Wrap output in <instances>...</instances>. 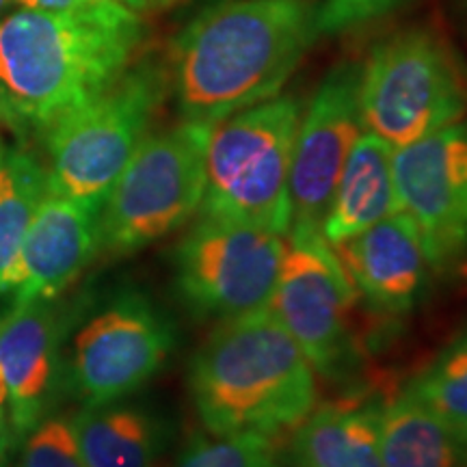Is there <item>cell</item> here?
I'll return each instance as SVG.
<instances>
[{"instance_id":"1","label":"cell","mask_w":467,"mask_h":467,"mask_svg":"<svg viewBox=\"0 0 467 467\" xmlns=\"http://www.w3.org/2000/svg\"><path fill=\"white\" fill-rule=\"evenodd\" d=\"M318 35V0H223L203 9L171 50L184 121L214 126L279 96Z\"/></svg>"},{"instance_id":"2","label":"cell","mask_w":467,"mask_h":467,"mask_svg":"<svg viewBox=\"0 0 467 467\" xmlns=\"http://www.w3.org/2000/svg\"><path fill=\"white\" fill-rule=\"evenodd\" d=\"M189 392L213 435L292 431L317 405L314 368L268 307L219 323L192 355Z\"/></svg>"},{"instance_id":"3","label":"cell","mask_w":467,"mask_h":467,"mask_svg":"<svg viewBox=\"0 0 467 467\" xmlns=\"http://www.w3.org/2000/svg\"><path fill=\"white\" fill-rule=\"evenodd\" d=\"M141 26H104L17 9L0 20V117L48 128L130 66Z\"/></svg>"},{"instance_id":"4","label":"cell","mask_w":467,"mask_h":467,"mask_svg":"<svg viewBox=\"0 0 467 467\" xmlns=\"http://www.w3.org/2000/svg\"><path fill=\"white\" fill-rule=\"evenodd\" d=\"M303 115L296 96H279L210 126L200 217L290 230V169Z\"/></svg>"},{"instance_id":"5","label":"cell","mask_w":467,"mask_h":467,"mask_svg":"<svg viewBox=\"0 0 467 467\" xmlns=\"http://www.w3.org/2000/svg\"><path fill=\"white\" fill-rule=\"evenodd\" d=\"M361 126L392 148L467 115V63L448 35L411 26L383 39L361 67Z\"/></svg>"},{"instance_id":"6","label":"cell","mask_w":467,"mask_h":467,"mask_svg":"<svg viewBox=\"0 0 467 467\" xmlns=\"http://www.w3.org/2000/svg\"><path fill=\"white\" fill-rule=\"evenodd\" d=\"M162 93L165 80L156 69H126L109 89L52 121L46 128L52 195L102 206L143 143Z\"/></svg>"},{"instance_id":"7","label":"cell","mask_w":467,"mask_h":467,"mask_svg":"<svg viewBox=\"0 0 467 467\" xmlns=\"http://www.w3.org/2000/svg\"><path fill=\"white\" fill-rule=\"evenodd\" d=\"M210 126L184 121L145 137L100 208V247L124 255L159 241L200 213Z\"/></svg>"},{"instance_id":"8","label":"cell","mask_w":467,"mask_h":467,"mask_svg":"<svg viewBox=\"0 0 467 467\" xmlns=\"http://www.w3.org/2000/svg\"><path fill=\"white\" fill-rule=\"evenodd\" d=\"M353 284L317 225H290L268 309L299 344L309 366L327 379H344L358 361L353 334Z\"/></svg>"},{"instance_id":"9","label":"cell","mask_w":467,"mask_h":467,"mask_svg":"<svg viewBox=\"0 0 467 467\" xmlns=\"http://www.w3.org/2000/svg\"><path fill=\"white\" fill-rule=\"evenodd\" d=\"M282 258V234L200 217L175 251V284L195 317L227 323L271 306Z\"/></svg>"},{"instance_id":"10","label":"cell","mask_w":467,"mask_h":467,"mask_svg":"<svg viewBox=\"0 0 467 467\" xmlns=\"http://www.w3.org/2000/svg\"><path fill=\"white\" fill-rule=\"evenodd\" d=\"M396 213L411 221L431 268L467 254V121L396 148L392 154Z\"/></svg>"},{"instance_id":"11","label":"cell","mask_w":467,"mask_h":467,"mask_svg":"<svg viewBox=\"0 0 467 467\" xmlns=\"http://www.w3.org/2000/svg\"><path fill=\"white\" fill-rule=\"evenodd\" d=\"M173 327L143 295L117 296L76 334L72 385L85 405L137 392L165 364Z\"/></svg>"},{"instance_id":"12","label":"cell","mask_w":467,"mask_h":467,"mask_svg":"<svg viewBox=\"0 0 467 467\" xmlns=\"http://www.w3.org/2000/svg\"><path fill=\"white\" fill-rule=\"evenodd\" d=\"M361 67L342 61L303 107L290 169V225H323L361 126Z\"/></svg>"},{"instance_id":"13","label":"cell","mask_w":467,"mask_h":467,"mask_svg":"<svg viewBox=\"0 0 467 467\" xmlns=\"http://www.w3.org/2000/svg\"><path fill=\"white\" fill-rule=\"evenodd\" d=\"M331 247L358 296L372 309L399 317L418 303L431 262L418 230L402 213Z\"/></svg>"},{"instance_id":"14","label":"cell","mask_w":467,"mask_h":467,"mask_svg":"<svg viewBox=\"0 0 467 467\" xmlns=\"http://www.w3.org/2000/svg\"><path fill=\"white\" fill-rule=\"evenodd\" d=\"M100 203L46 197L20 251L16 301H52L100 249Z\"/></svg>"},{"instance_id":"15","label":"cell","mask_w":467,"mask_h":467,"mask_svg":"<svg viewBox=\"0 0 467 467\" xmlns=\"http://www.w3.org/2000/svg\"><path fill=\"white\" fill-rule=\"evenodd\" d=\"M58 340L61 329L50 301H16L0 318V372L16 437H26L44 420L57 383Z\"/></svg>"},{"instance_id":"16","label":"cell","mask_w":467,"mask_h":467,"mask_svg":"<svg viewBox=\"0 0 467 467\" xmlns=\"http://www.w3.org/2000/svg\"><path fill=\"white\" fill-rule=\"evenodd\" d=\"M383 402H340L307 413L295 426L288 459L295 467H383Z\"/></svg>"},{"instance_id":"17","label":"cell","mask_w":467,"mask_h":467,"mask_svg":"<svg viewBox=\"0 0 467 467\" xmlns=\"http://www.w3.org/2000/svg\"><path fill=\"white\" fill-rule=\"evenodd\" d=\"M392 154V145L361 130L320 225L327 243L337 244L358 236L396 213Z\"/></svg>"},{"instance_id":"18","label":"cell","mask_w":467,"mask_h":467,"mask_svg":"<svg viewBox=\"0 0 467 467\" xmlns=\"http://www.w3.org/2000/svg\"><path fill=\"white\" fill-rule=\"evenodd\" d=\"M381 461L383 467H467V433L402 389L383 402Z\"/></svg>"},{"instance_id":"19","label":"cell","mask_w":467,"mask_h":467,"mask_svg":"<svg viewBox=\"0 0 467 467\" xmlns=\"http://www.w3.org/2000/svg\"><path fill=\"white\" fill-rule=\"evenodd\" d=\"M72 429L89 467H156L165 443L159 420L115 402L85 405L72 418Z\"/></svg>"},{"instance_id":"20","label":"cell","mask_w":467,"mask_h":467,"mask_svg":"<svg viewBox=\"0 0 467 467\" xmlns=\"http://www.w3.org/2000/svg\"><path fill=\"white\" fill-rule=\"evenodd\" d=\"M48 195V171L28 151L5 150L0 159V292L16 290L22 243Z\"/></svg>"},{"instance_id":"21","label":"cell","mask_w":467,"mask_h":467,"mask_svg":"<svg viewBox=\"0 0 467 467\" xmlns=\"http://www.w3.org/2000/svg\"><path fill=\"white\" fill-rule=\"evenodd\" d=\"M405 389L443 422L467 433V329L446 344Z\"/></svg>"},{"instance_id":"22","label":"cell","mask_w":467,"mask_h":467,"mask_svg":"<svg viewBox=\"0 0 467 467\" xmlns=\"http://www.w3.org/2000/svg\"><path fill=\"white\" fill-rule=\"evenodd\" d=\"M173 467H285L277 437L260 433L197 437Z\"/></svg>"},{"instance_id":"23","label":"cell","mask_w":467,"mask_h":467,"mask_svg":"<svg viewBox=\"0 0 467 467\" xmlns=\"http://www.w3.org/2000/svg\"><path fill=\"white\" fill-rule=\"evenodd\" d=\"M26 437L20 467H89L80 454L72 420H42Z\"/></svg>"},{"instance_id":"24","label":"cell","mask_w":467,"mask_h":467,"mask_svg":"<svg viewBox=\"0 0 467 467\" xmlns=\"http://www.w3.org/2000/svg\"><path fill=\"white\" fill-rule=\"evenodd\" d=\"M22 9L44 11V14L76 17L104 26H141L137 14L113 3V0H14Z\"/></svg>"},{"instance_id":"25","label":"cell","mask_w":467,"mask_h":467,"mask_svg":"<svg viewBox=\"0 0 467 467\" xmlns=\"http://www.w3.org/2000/svg\"><path fill=\"white\" fill-rule=\"evenodd\" d=\"M400 3L402 0H320L318 31L320 35L348 31L389 14Z\"/></svg>"},{"instance_id":"26","label":"cell","mask_w":467,"mask_h":467,"mask_svg":"<svg viewBox=\"0 0 467 467\" xmlns=\"http://www.w3.org/2000/svg\"><path fill=\"white\" fill-rule=\"evenodd\" d=\"M113 3L121 5V7L132 11V14L143 16V14H159V11H167L175 7L182 0H113Z\"/></svg>"},{"instance_id":"27","label":"cell","mask_w":467,"mask_h":467,"mask_svg":"<svg viewBox=\"0 0 467 467\" xmlns=\"http://www.w3.org/2000/svg\"><path fill=\"white\" fill-rule=\"evenodd\" d=\"M14 429H11V420H9V407H0V465L5 463L7 459V452L14 446Z\"/></svg>"},{"instance_id":"28","label":"cell","mask_w":467,"mask_h":467,"mask_svg":"<svg viewBox=\"0 0 467 467\" xmlns=\"http://www.w3.org/2000/svg\"><path fill=\"white\" fill-rule=\"evenodd\" d=\"M11 3H14V0H0V14H3V11H7Z\"/></svg>"},{"instance_id":"29","label":"cell","mask_w":467,"mask_h":467,"mask_svg":"<svg viewBox=\"0 0 467 467\" xmlns=\"http://www.w3.org/2000/svg\"><path fill=\"white\" fill-rule=\"evenodd\" d=\"M3 154H5V145H3V141H0V159H3Z\"/></svg>"}]
</instances>
